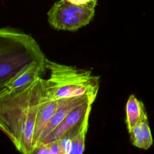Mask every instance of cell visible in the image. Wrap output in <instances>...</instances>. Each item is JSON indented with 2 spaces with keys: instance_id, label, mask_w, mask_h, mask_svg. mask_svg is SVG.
Here are the masks:
<instances>
[{
  "instance_id": "cell-3",
  "label": "cell",
  "mask_w": 154,
  "mask_h": 154,
  "mask_svg": "<svg viewBox=\"0 0 154 154\" xmlns=\"http://www.w3.org/2000/svg\"><path fill=\"white\" fill-rule=\"evenodd\" d=\"M46 69L49 77L42 79L44 94L54 100L84 95H97L99 76L90 70L58 63L46 58Z\"/></svg>"
},
{
  "instance_id": "cell-6",
  "label": "cell",
  "mask_w": 154,
  "mask_h": 154,
  "mask_svg": "<svg viewBox=\"0 0 154 154\" xmlns=\"http://www.w3.org/2000/svg\"><path fill=\"white\" fill-rule=\"evenodd\" d=\"M96 96L97 95H84L60 99L58 108L46 126L38 143L46 138L72 109L89 99H95Z\"/></svg>"
},
{
  "instance_id": "cell-1",
  "label": "cell",
  "mask_w": 154,
  "mask_h": 154,
  "mask_svg": "<svg viewBox=\"0 0 154 154\" xmlns=\"http://www.w3.org/2000/svg\"><path fill=\"white\" fill-rule=\"evenodd\" d=\"M42 77L26 87L0 93V130L22 154H30L35 119L43 96Z\"/></svg>"
},
{
  "instance_id": "cell-12",
  "label": "cell",
  "mask_w": 154,
  "mask_h": 154,
  "mask_svg": "<svg viewBox=\"0 0 154 154\" xmlns=\"http://www.w3.org/2000/svg\"><path fill=\"white\" fill-rule=\"evenodd\" d=\"M129 133L131 136L132 144L137 147L144 149L143 137L139 123L135 126Z\"/></svg>"
},
{
  "instance_id": "cell-8",
  "label": "cell",
  "mask_w": 154,
  "mask_h": 154,
  "mask_svg": "<svg viewBox=\"0 0 154 154\" xmlns=\"http://www.w3.org/2000/svg\"><path fill=\"white\" fill-rule=\"evenodd\" d=\"M46 70V67L38 63H34L19 72L11 80L2 91H13L24 88L38 78L42 77L45 75Z\"/></svg>"
},
{
  "instance_id": "cell-15",
  "label": "cell",
  "mask_w": 154,
  "mask_h": 154,
  "mask_svg": "<svg viewBox=\"0 0 154 154\" xmlns=\"http://www.w3.org/2000/svg\"><path fill=\"white\" fill-rule=\"evenodd\" d=\"M66 1L70 3L74 4L81 5V4H84L87 3L90 0H66Z\"/></svg>"
},
{
  "instance_id": "cell-13",
  "label": "cell",
  "mask_w": 154,
  "mask_h": 154,
  "mask_svg": "<svg viewBox=\"0 0 154 154\" xmlns=\"http://www.w3.org/2000/svg\"><path fill=\"white\" fill-rule=\"evenodd\" d=\"M30 154H52L47 145L42 143H37L32 149Z\"/></svg>"
},
{
  "instance_id": "cell-14",
  "label": "cell",
  "mask_w": 154,
  "mask_h": 154,
  "mask_svg": "<svg viewBox=\"0 0 154 154\" xmlns=\"http://www.w3.org/2000/svg\"><path fill=\"white\" fill-rule=\"evenodd\" d=\"M52 154H66L58 141H55L46 144Z\"/></svg>"
},
{
  "instance_id": "cell-5",
  "label": "cell",
  "mask_w": 154,
  "mask_h": 154,
  "mask_svg": "<svg viewBox=\"0 0 154 154\" xmlns=\"http://www.w3.org/2000/svg\"><path fill=\"white\" fill-rule=\"evenodd\" d=\"M95 99H89L72 109L64 120L43 140L39 143L47 144L60 139L67 132L79 126L87 114L91 111V105Z\"/></svg>"
},
{
  "instance_id": "cell-11",
  "label": "cell",
  "mask_w": 154,
  "mask_h": 154,
  "mask_svg": "<svg viewBox=\"0 0 154 154\" xmlns=\"http://www.w3.org/2000/svg\"><path fill=\"white\" fill-rule=\"evenodd\" d=\"M144 142V149H148L153 144V140L151 134V131L149 126L147 114L143 116L140 122H139Z\"/></svg>"
},
{
  "instance_id": "cell-7",
  "label": "cell",
  "mask_w": 154,
  "mask_h": 154,
  "mask_svg": "<svg viewBox=\"0 0 154 154\" xmlns=\"http://www.w3.org/2000/svg\"><path fill=\"white\" fill-rule=\"evenodd\" d=\"M59 103L60 100H54L43 94L35 122L32 139L33 147L38 143L46 126L58 108Z\"/></svg>"
},
{
  "instance_id": "cell-10",
  "label": "cell",
  "mask_w": 154,
  "mask_h": 154,
  "mask_svg": "<svg viewBox=\"0 0 154 154\" xmlns=\"http://www.w3.org/2000/svg\"><path fill=\"white\" fill-rule=\"evenodd\" d=\"M91 111H89L82 124L78 134L71 140L68 154H82L85 148V135L88 127V120Z\"/></svg>"
},
{
  "instance_id": "cell-4",
  "label": "cell",
  "mask_w": 154,
  "mask_h": 154,
  "mask_svg": "<svg viewBox=\"0 0 154 154\" xmlns=\"http://www.w3.org/2000/svg\"><path fill=\"white\" fill-rule=\"evenodd\" d=\"M97 0L76 5L66 0L57 1L48 12L49 24L58 30L75 31L88 24L93 19Z\"/></svg>"
},
{
  "instance_id": "cell-9",
  "label": "cell",
  "mask_w": 154,
  "mask_h": 154,
  "mask_svg": "<svg viewBox=\"0 0 154 154\" xmlns=\"http://www.w3.org/2000/svg\"><path fill=\"white\" fill-rule=\"evenodd\" d=\"M126 124L129 132L138 125L141 118L146 113L143 103L134 95L129 96L126 106Z\"/></svg>"
},
{
  "instance_id": "cell-2",
  "label": "cell",
  "mask_w": 154,
  "mask_h": 154,
  "mask_svg": "<svg viewBox=\"0 0 154 154\" xmlns=\"http://www.w3.org/2000/svg\"><path fill=\"white\" fill-rule=\"evenodd\" d=\"M46 58L31 35L11 28H0V93L19 72L32 64L46 67Z\"/></svg>"
}]
</instances>
